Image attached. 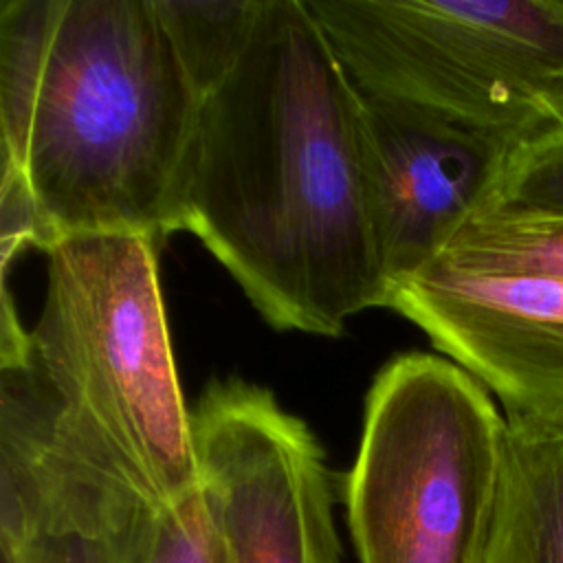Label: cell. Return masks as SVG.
<instances>
[{
    "label": "cell",
    "mask_w": 563,
    "mask_h": 563,
    "mask_svg": "<svg viewBox=\"0 0 563 563\" xmlns=\"http://www.w3.org/2000/svg\"><path fill=\"white\" fill-rule=\"evenodd\" d=\"M486 563H563V433L506 424Z\"/></svg>",
    "instance_id": "30bf717a"
},
{
    "label": "cell",
    "mask_w": 563,
    "mask_h": 563,
    "mask_svg": "<svg viewBox=\"0 0 563 563\" xmlns=\"http://www.w3.org/2000/svg\"><path fill=\"white\" fill-rule=\"evenodd\" d=\"M132 563H231L216 517L198 486L147 515Z\"/></svg>",
    "instance_id": "5bb4252c"
},
{
    "label": "cell",
    "mask_w": 563,
    "mask_h": 563,
    "mask_svg": "<svg viewBox=\"0 0 563 563\" xmlns=\"http://www.w3.org/2000/svg\"><path fill=\"white\" fill-rule=\"evenodd\" d=\"M506 446L490 391L440 354L411 352L374 378L345 475L361 563H486Z\"/></svg>",
    "instance_id": "277c9868"
},
{
    "label": "cell",
    "mask_w": 563,
    "mask_h": 563,
    "mask_svg": "<svg viewBox=\"0 0 563 563\" xmlns=\"http://www.w3.org/2000/svg\"><path fill=\"white\" fill-rule=\"evenodd\" d=\"M163 501L31 365H0L2 563H132Z\"/></svg>",
    "instance_id": "8992f818"
},
{
    "label": "cell",
    "mask_w": 563,
    "mask_h": 563,
    "mask_svg": "<svg viewBox=\"0 0 563 563\" xmlns=\"http://www.w3.org/2000/svg\"><path fill=\"white\" fill-rule=\"evenodd\" d=\"M156 238L84 233L51 244L29 361L62 409L163 501L198 484L163 303Z\"/></svg>",
    "instance_id": "3957f363"
},
{
    "label": "cell",
    "mask_w": 563,
    "mask_h": 563,
    "mask_svg": "<svg viewBox=\"0 0 563 563\" xmlns=\"http://www.w3.org/2000/svg\"><path fill=\"white\" fill-rule=\"evenodd\" d=\"M264 7L266 0H154V9L178 64L202 103L242 62L257 31Z\"/></svg>",
    "instance_id": "8fae6325"
},
{
    "label": "cell",
    "mask_w": 563,
    "mask_h": 563,
    "mask_svg": "<svg viewBox=\"0 0 563 563\" xmlns=\"http://www.w3.org/2000/svg\"><path fill=\"white\" fill-rule=\"evenodd\" d=\"M202 101L154 0H2V167L42 251L68 235L176 231Z\"/></svg>",
    "instance_id": "7a4b0ae2"
},
{
    "label": "cell",
    "mask_w": 563,
    "mask_h": 563,
    "mask_svg": "<svg viewBox=\"0 0 563 563\" xmlns=\"http://www.w3.org/2000/svg\"><path fill=\"white\" fill-rule=\"evenodd\" d=\"M176 231H189L275 330L339 336L387 306L361 92L308 0H266L202 103Z\"/></svg>",
    "instance_id": "6da1fadb"
},
{
    "label": "cell",
    "mask_w": 563,
    "mask_h": 563,
    "mask_svg": "<svg viewBox=\"0 0 563 563\" xmlns=\"http://www.w3.org/2000/svg\"><path fill=\"white\" fill-rule=\"evenodd\" d=\"M385 308L479 380L508 427L563 433V282L431 260L389 290Z\"/></svg>",
    "instance_id": "ba28073f"
},
{
    "label": "cell",
    "mask_w": 563,
    "mask_h": 563,
    "mask_svg": "<svg viewBox=\"0 0 563 563\" xmlns=\"http://www.w3.org/2000/svg\"><path fill=\"white\" fill-rule=\"evenodd\" d=\"M198 484L231 563H341L325 455L308 424L240 378L191 411Z\"/></svg>",
    "instance_id": "52a82bcc"
},
{
    "label": "cell",
    "mask_w": 563,
    "mask_h": 563,
    "mask_svg": "<svg viewBox=\"0 0 563 563\" xmlns=\"http://www.w3.org/2000/svg\"><path fill=\"white\" fill-rule=\"evenodd\" d=\"M358 92L376 235L391 290L473 213L510 147L440 112Z\"/></svg>",
    "instance_id": "9c48e42d"
},
{
    "label": "cell",
    "mask_w": 563,
    "mask_h": 563,
    "mask_svg": "<svg viewBox=\"0 0 563 563\" xmlns=\"http://www.w3.org/2000/svg\"><path fill=\"white\" fill-rule=\"evenodd\" d=\"M475 209L519 222H563V130L510 150Z\"/></svg>",
    "instance_id": "4fadbf2b"
},
{
    "label": "cell",
    "mask_w": 563,
    "mask_h": 563,
    "mask_svg": "<svg viewBox=\"0 0 563 563\" xmlns=\"http://www.w3.org/2000/svg\"><path fill=\"white\" fill-rule=\"evenodd\" d=\"M431 260L464 271L563 282V222H519L473 209Z\"/></svg>",
    "instance_id": "7c38bea8"
},
{
    "label": "cell",
    "mask_w": 563,
    "mask_h": 563,
    "mask_svg": "<svg viewBox=\"0 0 563 563\" xmlns=\"http://www.w3.org/2000/svg\"><path fill=\"white\" fill-rule=\"evenodd\" d=\"M356 88L515 150L563 130V0H308Z\"/></svg>",
    "instance_id": "5b68a950"
}]
</instances>
